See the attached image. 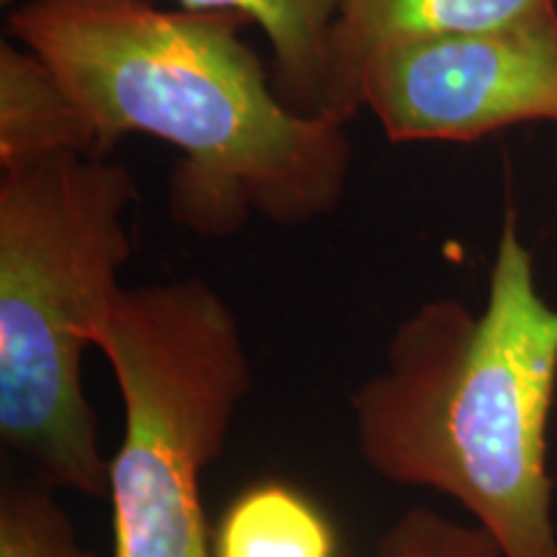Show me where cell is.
<instances>
[{
	"label": "cell",
	"mask_w": 557,
	"mask_h": 557,
	"mask_svg": "<svg viewBox=\"0 0 557 557\" xmlns=\"http://www.w3.org/2000/svg\"><path fill=\"white\" fill-rule=\"evenodd\" d=\"M248 21L230 11H163L145 0H18L9 37L39 54L78 107L90 158L127 135L184 152L171 220L227 238L259 214L302 227L336 212L351 173L346 124L289 109Z\"/></svg>",
	"instance_id": "1"
},
{
	"label": "cell",
	"mask_w": 557,
	"mask_h": 557,
	"mask_svg": "<svg viewBox=\"0 0 557 557\" xmlns=\"http://www.w3.org/2000/svg\"><path fill=\"white\" fill-rule=\"evenodd\" d=\"M555 387L557 310L508 207L485 310L421 305L389 338L385 369L351 393L359 457L387 483L457 500L504 557H557Z\"/></svg>",
	"instance_id": "2"
},
{
	"label": "cell",
	"mask_w": 557,
	"mask_h": 557,
	"mask_svg": "<svg viewBox=\"0 0 557 557\" xmlns=\"http://www.w3.org/2000/svg\"><path fill=\"white\" fill-rule=\"evenodd\" d=\"M132 173L81 152L0 169V438L47 485L109 498L83 354L124 295Z\"/></svg>",
	"instance_id": "3"
},
{
	"label": "cell",
	"mask_w": 557,
	"mask_h": 557,
	"mask_svg": "<svg viewBox=\"0 0 557 557\" xmlns=\"http://www.w3.org/2000/svg\"><path fill=\"white\" fill-rule=\"evenodd\" d=\"M94 348L124 403L114 557H209L199 480L253 387L238 318L201 276L145 284L124 289Z\"/></svg>",
	"instance_id": "4"
},
{
	"label": "cell",
	"mask_w": 557,
	"mask_h": 557,
	"mask_svg": "<svg viewBox=\"0 0 557 557\" xmlns=\"http://www.w3.org/2000/svg\"><path fill=\"white\" fill-rule=\"evenodd\" d=\"M389 143H472L527 122L557 124V16L387 47L359 90Z\"/></svg>",
	"instance_id": "5"
},
{
	"label": "cell",
	"mask_w": 557,
	"mask_h": 557,
	"mask_svg": "<svg viewBox=\"0 0 557 557\" xmlns=\"http://www.w3.org/2000/svg\"><path fill=\"white\" fill-rule=\"evenodd\" d=\"M549 16H557V0H338L331 34L329 116L346 124L357 114L361 78L387 47Z\"/></svg>",
	"instance_id": "6"
},
{
	"label": "cell",
	"mask_w": 557,
	"mask_h": 557,
	"mask_svg": "<svg viewBox=\"0 0 557 557\" xmlns=\"http://www.w3.org/2000/svg\"><path fill=\"white\" fill-rule=\"evenodd\" d=\"M16 5L18 0H0ZM184 11H230L259 24L274 54V86L289 109L329 116L331 34L338 0H178Z\"/></svg>",
	"instance_id": "7"
},
{
	"label": "cell",
	"mask_w": 557,
	"mask_h": 557,
	"mask_svg": "<svg viewBox=\"0 0 557 557\" xmlns=\"http://www.w3.org/2000/svg\"><path fill=\"white\" fill-rule=\"evenodd\" d=\"M65 152L90 156L78 107L39 54L5 37L0 41V169Z\"/></svg>",
	"instance_id": "8"
},
{
	"label": "cell",
	"mask_w": 557,
	"mask_h": 557,
	"mask_svg": "<svg viewBox=\"0 0 557 557\" xmlns=\"http://www.w3.org/2000/svg\"><path fill=\"white\" fill-rule=\"evenodd\" d=\"M329 519L287 485L263 483L240 493L214 537V557H333Z\"/></svg>",
	"instance_id": "9"
},
{
	"label": "cell",
	"mask_w": 557,
	"mask_h": 557,
	"mask_svg": "<svg viewBox=\"0 0 557 557\" xmlns=\"http://www.w3.org/2000/svg\"><path fill=\"white\" fill-rule=\"evenodd\" d=\"M45 480L5 485L0 496V557H94Z\"/></svg>",
	"instance_id": "10"
},
{
	"label": "cell",
	"mask_w": 557,
	"mask_h": 557,
	"mask_svg": "<svg viewBox=\"0 0 557 557\" xmlns=\"http://www.w3.org/2000/svg\"><path fill=\"white\" fill-rule=\"evenodd\" d=\"M377 557H504L478 524H459L434 508H408L377 542Z\"/></svg>",
	"instance_id": "11"
}]
</instances>
